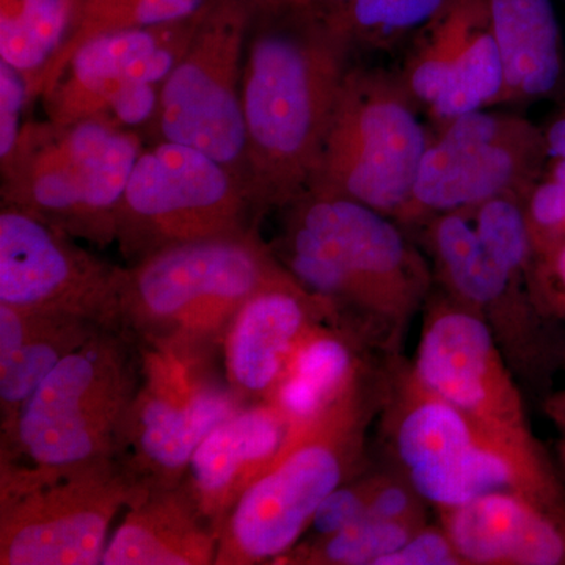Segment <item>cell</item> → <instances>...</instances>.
Listing matches in <instances>:
<instances>
[{
  "instance_id": "2",
  "label": "cell",
  "mask_w": 565,
  "mask_h": 565,
  "mask_svg": "<svg viewBox=\"0 0 565 565\" xmlns=\"http://www.w3.org/2000/svg\"><path fill=\"white\" fill-rule=\"evenodd\" d=\"M278 212L280 234L270 245L282 266L371 348L396 355L435 288L433 266L404 226L366 204L311 189Z\"/></svg>"
},
{
  "instance_id": "6",
  "label": "cell",
  "mask_w": 565,
  "mask_h": 565,
  "mask_svg": "<svg viewBox=\"0 0 565 565\" xmlns=\"http://www.w3.org/2000/svg\"><path fill=\"white\" fill-rule=\"evenodd\" d=\"M143 148L140 132L104 114L24 122L13 154L0 163L2 204L73 239L107 247L117 239L118 207Z\"/></svg>"
},
{
  "instance_id": "8",
  "label": "cell",
  "mask_w": 565,
  "mask_h": 565,
  "mask_svg": "<svg viewBox=\"0 0 565 565\" xmlns=\"http://www.w3.org/2000/svg\"><path fill=\"white\" fill-rule=\"evenodd\" d=\"M416 109L399 74L351 66L307 189L399 221L430 141Z\"/></svg>"
},
{
  "instance_id": "37",
  "label": "cell",
  "mask_w": 565,
  "mask_h": 565,
  "mask_svg": "<svg viewBox=\"0 0 565 565\" xmlns=\"http://www.w3.org/2000/svg\"><path fill=\"white\" fill-rule=\"evenodd\" d=\"M159 95H161V85L148 84V82L126 84L111 99L104 115L122 129L137 132L145 126L151 129L158 114Z\"/></svg>"
},
{
  "instance_id": "27",
  "label": "cell",
  "mask_w": 565,
  "mask_h": 565,
  "mask_svg": "<svg viewBox=\"0 0 565 565\" xmlns=\"http://www.w3.org/2000/svg\"><path fill=\"white\" fill-rule=\"evenodd\" d=\"M82 0H0V61L20 71L31 95L61 50Z\"/></svg>"
},
{
  "instance_id": "19",
  "label": "cell",
  "mask_w": 565,
  "mask_h": 565,
  "mask_svg": "<svg viewBox=\"0 0 565 565\" xmlns=\"http://www.w3.org/2000/svg\"><path fill=\"white\" fill-rule=\"evenodd\" d=\"M289 430L275 405L264 401L239 405L204 437L181 484L215 530L274 462Z\"/></svg>"
},
{
  "instance_id": "1",
  "label": "cell",
  "mask_w": 565,
  "mask_h": 565,
  "mask_svg": "<svg viewBox=\"0 0 565 565\" xmlns=\"http://www.w3.org/2000/svg\"><path fill=\"white\" fill-rule=\"evenodd\" d=\"M352 52L344 33L313 11L253 17L243 109L248 188L262 222L300 195L318 169Z\"/></svg>"
},
{
  "instance_id": "31",
  "label": "cell",
  "mask_w": 565,
  "mask_h": 565,
  "mask_svg": "<svg viewBox=\"0 0 565 565\" xmlns=\"http://www.w3.org/2000/svg\"><path fill=\"white\" fill-rule=\"evenodd\" d=\"M534 255L565 243V159L552 158L525 199Z\"/></svg>"
},
{
  "instance_id": "35",
  "label": "cell",
  "mask_w": 565,
  "mask_h": 565,
  "mask_svg": "<svg viewBox=\"0 0 565 565\" xmlns=\"http://www.w3.org/2000/svg\"><path fill=\"white\" fill-rule=\"evenodd\" d=\"M379 565H467L444 526L424 525Z\"/></svg>"
},
{
  "instance_id": "10",
  "label": "cell",
  "mask_w": 565,
  "mask_h": 565,
  "mask_svg": "<svg viewBox=\"0 0 565 565\" xmlns=\"http://www.w3.org/2000/svg\"><path fill=\"white\" fill-rule=\"evenodd\" d=\"M262 218L243 180L203 151L158 140L143 148L117 215L128 264L173 245L259 232Z\"/></svg>"
},
{
  "instance_id": "29",
  "label": "cell",
  "mask_w": 565,
  "mask_h": 565,
  "mask_svg": "<svg viewBox=\"0 0 565 565\" xmlns=\"http://www.w3.org/2000/svg\"><path fill=\"white\" fill-rule=\"evenodd\" d=\"M424 525L366 515L329 537L297 542L275 564L379 565Z\"/></svg>"
},
{
  "instance_id": "13",
  "label": "cell",
  "mask_w": 565,
  "mask_h": 565,
  "mask_svg": "<svg viewBox=\"0 0 565 565\" xmlns=\"http://www.w3.org/2000/svg\"><path fill=\"white\" fill-rule=\"evenodd\" d=\"M140 492L111 459L0 494V564H102L111 523Z\"/></svg>"
},
{
  "instance_id": "38",
  "label": "cell",
  "mask_w": 565,
  "mask_h": 565,
  "mask_svg": "<svg viewBox=\"0 0 565 565\" xmlns=\"http://www.w3.org/2000/svg\"><path fill=\"white\" fill-rule=\"evenodd\" d=\"M544 412L555 427L557 463L565 482V390L546 394Z\"/></svg>"
},
{
  "instance_id": "24",
  "label": "cell",
  "mask_w": 565,
  "mask_h": 565,
  "mask_svg": "<svg viewBox=\"0 0 565 565\" xmlns=\"http://www.w3.org/2000/svg\"><path fill=\"white\" fill-rule=\"evenodd\" d=\"M203 13L161 28L106 33L85 43L71 58L61 81L41 98L47 118L73 122L106 114L111 99L129 84L134 63L188 31Z\"/></svg>"
},
{
  "instance_id": "41",
  "label": "cell",
  "mask_w": 565,
  "mask_h": 565,
  "mask_svg": "<svg viewBox=\"0 0 565 565\" xmlns=\"http://www.w3.org/2000/svg\"><path fill=\"white\" fill-rule=\"evenodd\" d=\"M288 0H248L250 3L253 17L255 14L270 13V11L280 10Z\"/></svg>"
},
{
  "instance_id": "39",
  "label": "cell",
  "mask_w": 565,
  "mask_h": 565,
  "mask_svg": "<svg viewBox=\"0 0 565 565\" xmlns=\"http://www.w3.org/2000/svg\"><path fill=\"white\" fill-rule=\"evenodd\" d=\"M546 150L550 159H565V110L545 129Z\"/></svg>"
},
{
  "instance_id": "22",
  "label": "cell",
  "mask_w": 565,
  "mask_h": 565,
  "mask_svg": "<svg viewBox=\"0 0 565 565\" xmlns=\"http://www.w3.org/2000/svg\"><path fill=\"white\" fill-rule=\"evenodd\" d=\"M371 349L344 323H315L289 355L269 403L291 429L313 422L373 370Z\"/></svg>"
},
{
  "instance_id": "33",
  "label": "cell",
  "mask_w": 565,
  "mask_h": 565,
  "mask_svg": "<svg viewBox=\"0 0 565 565\" xmlns=\"http://www.w3.org/2000/svg\"><path fill=\"white\" fill-rule=\"evenodd\" d=\"M426 501L401 471L371 473L366 515L397 522H426Z\"/></svg>"
},
{
  "instance_id": "16",
  "label": "cell",
  "mask_w": 565,
  "mask_h": 565,
  "mask_svg": "<svg viewBox=\"0 0 565 565\" xmlns=\"http://www.w3.org/2000/svg\"><path fill=\"white\" fill-rule=\"evenodd\" d=\"M122 273L125 267L93 255L68 234L2 204L0 303L121 329Z\"/></svg>"
},
{
  "instance_id": "20",
  "label": "cell",
  "mask_w": 565,
  "mask_h": 565,
  "mask_svg": "<svg viewBox=\"0 0 565 565\" xmlns=\"http://www.w3.org/2000/svg\"><path fill=\"white\" fill-rule=\"evenodd\" d=\"M467 565H563L565 522L509 490L438 511Z\"/></svg>"
},
{
  "instance_id": "11",
  "label": "cell",
  "mask_w": 565,
  "mask_h": 565,
  "mask_svg": "<svg viewBox=\"0 0 565 565\" xmlns=\"http://www.w3.org/2000/svg\"><path fill=\"white\" fill-rule=\"evenodd\" d=\"M252 20L248 0L211 3L184 57L162 82L151 126L156 141L203 151L247 188L243 76Z\"/></svg>"
},
{
  "instance_id": "5",
  "label": "cell",
  "mask_w": 565,
  "mask_h": 565,
  "mask_svg": "<svg viewBox=\"0 0 565 565\" xmlns=\"http://www.w3.org/2000/svg\"><path fill=\"white\" fill-rule=\"evenodd\" d=\"M384 370L373 367L329 411L289 430L274 462L223 520L215 565L277 563L307 533L322 501L359 476Z\"/></svg>"
},
{
  "instance_id": "28",
  "label": "cell",
  "mask_w": 565,
  "mask_h": 565,
  "mask_svg": "<svg viewBox=\"0 0 565 565\" xmlns=\"http://www.w3.org/2000/svg\"><path fill=\"white\" fill-rule=\"evenodd\" d=\"M456 0H353L332 14H321L344 33L356 50H392L411 39Z\"/></svg>"
},
{
  "instance_id": "18",
  "label": "cell",
  "mask_w": 565,
  "mask_h": 565,
  "mask_svg": "<svg viewBox=\"0 0 565 565\" xmlns=\"http://www.w3.org/2000/svg\"><path fill=\"white\" fill-rule=\"evenodd\" d=\"M329 319L341 322L332 305L308 291L291 273L253 294L221 343L223 371L237 403L269 401L300 338Z\"/></svg>"
},
{
  "instance_id": "42",
  "label": "cell",
  "mask_w": 565,
  "mask_h": 565,
  "mask_svg": "<svg viewBox=\"0 0 565 565\" xmlns=\"http://www.w3.org/2000/svg\"><path fill=\"white\" fill-rule=\"evenodd\" d=\"M563 360H564V362H565V349H564V355H563Z\"/></svg>"
},
{
  "instance_id": "21",
  "label": "cell",
  "mask_w": 565,
  "mask_h": 565,
  "mask_svg": "<svg viewBox=\"0 0 565 565\" xmlns=\"http://www.w3.org/2000/svg\"><path fill=\"white\" fill-rule=\"evenodd\" d=\"M218 531L182 484L141 489L110 535L103 565L214 564Z\"/></svg>"
},
{
  "instance_id": "30",
  "label": "cell",
  "mask_w": 565,
  "mask_h": 565,
  "mask_svg": "<svg viewBox=\"0 0 565 565\" xmlns=\"http://www.w3.org/2000/svg\"><path fill=\"white\" fill-rule=\"evenodd\" d=\"M467 212L486 250L530 291L534 248L527 228L525 196L505 193Z\"/></svg>"
},
{
  "instance_id": "36",
  "label": "cell",
  "mask_w": 565,
  "mask_h": 565,
  "mask_svg": "<svg viewBox=\"0 0 565 565\" xmlns=\"http://www.w3.org/2000/svg\"><path fill=\"white\" fill-rule=\"evenodd\" d=\"M29 106L24 76L0 61V163L7 162L22 132V111Z\"/></svg>"
},
{
  "instance_id": "23",
  "label": "cell",
  "mask_w": 565,
  "mask_h": 565,
  "mask_svg": "<svg viewBox=\"0 0 565 565\" xmlns=\"http://www.w3.org/2000/svg\"><path fill=\"white\" fill-rule=\"evenodd\" d=\"M103 329L109 327L0 303V433L14 423L44 379Z\"/></svg>"
},
{
  "instance_id": "40",
  "label": "cell",
  "mask_w": 565,
  "mask_h": 565,
  "mask_svg": "<svg viewBox=\"0 0 565 565\" xmlns=\"http://www.w3.org/2000/svg\"><path fill=\"white\" fill-rule=\"evenodd\" d=\"M353 0H288L285 7H294V9H302L307 11H313L318 14H332L337 13ZM282 7V9H285Z\"/></svg>"
},
{
  "instance_id": "17",
  "label": "cell",
  "mask_w": 565,
  "mask_h": 565,
  "mask_svg": "<svg viewBox=\"0 0 565 565\" xmlns=\"http://www.w3.org/2000/svg\"><path fill=\"white\" fill-rule=\"evenodd\" d=\"M412 39L397 74L438 126L503 104V63L486 0H456Z\"/></svg>"
},
{
  "instance_id": "32",
  "label": "cell",
  "mask_w": 565,
  "mask_h": 565,
  "mask_svg": "<svg viewBox=\"0 0 565 565\" xmlns=\"http://www.w3.org/2000/svg\"><path fill=\"white\" fill-rule=\"evenodd\" d=\"M371 475L356 476L330 493L311 519L300 541L329 537L366 516Z\"/></svg>"
},
{
  "instance_id": "25",
  "label": "cell",
  "mask_w": 565,
  "mask_h": 565,
  "mask_svg": "<svg viewBox=\"0 0 565 565\" xmlns=\"http://www.w3.org/2000/svg\"><path fill=\"white\" fill-rule=\"evenodd\" d=\"M504 73L503 104L533 102L563 77V36L552 0H486Z\"/></svg>"
},
{
  "instance_id": "34",
  "label": "cell",
  "mask_w": 565,
  "mask_h": 565,
  "mask_svg": "<svg viewBox=\"0 0 565 565\" xmlns=\"http://www.w3.org/2000/svg\"><path fill=\"white\" fill-rule=\"evenodd\" d=\"M530 292L545 318L565 326V243L535 253Z\"/></svg>"
},
{
  "instance_id": "4",
  "label": "cell",
  "mask_w": 565,
  "mask_h": 565,
  "mask_svg": "<svg viewBox=\"0 0 565 565\" xmlns=\"http://www.w3.org/2000/svg\"><path fill=\"white\" fill-rule=\"evenodd\" d=\"M140 364L139 343L121 329L70 353L0 433V494L115 459Z\"/></svg>"
},
{
  "instance_id": "3",
  "label": "cell",
  "mask_w": 565,
  "mask_h": 565,
  "mask_svg": "<svg viewBox=\"0 0 565 565\" xmlns=\"http://www.w3.org/2000/svg\"><path fill=\"white\" fill-rule=\"evenodd\" d=\"M381 434L396 470L437 511L479 494L509 490L565 522L563 476L544 448L527 449L494 437L430 390L414 364L386 363Z\"/></svg>"
},
{
  "instance_id": "26",
  "label": "cell",
  "mask_w": 565,
  "mask_h": 565,
  "mask_svg": "<svg viewBox=\"0 0 565 565\" xmlns=\"http://www.w3.org/2000/svg\"><path fill=\"white\" fill-rule=\"evenodd\" d=\"M214 0H82L61 50L47 63L29 95V106L61 81L71 58L88 41L106 33L161 28L191 20Z\"/></svg>"
},
{
  "instance_id": "7",
  "label": "cell",
  "mask_w": 565,
  "mask_h": 565,
  "mask_svg": "<svg viewBox=\"0 0 565 565\" xmlns=\"http://www.w3.org/2000/svg\"><path fill=\"white\" fill-rule=\"evenodd\" d=\"M288 274L259 232L163 248L125 267L121 330L137 343L221 344L253 294Z\"/></svg>"
},
{
  "instance_id": "9",
  "label": "cell",
  "mask_w": 565,
  "mask_h": 565,
  "mask_svg": "<svg viewBox=\"0 0 565 565\" xmlns=\"http://www.w3.org/2000/svg\"><path fill=\"white\" fill-rule=\"evenodd\" d=\"M140 345V381L115 460L141 489L181 484L204 437L239 403L221 344Z\"/></svg>"
},
{
  "instance_id": "12",
  "label": "cell",
  "mask_w": 565,
  "mask_h": 565,
  "mask_svg": "<svg viewBox=\"0 0 565 565\" xmlns=\"http://www.w3.org/2000/svg\"><path fill=\"white\" fill-rule=\"evenodd\" d=\"M438 128L397 221L404 228L505 193L526 199L550 159L545 132L519 115L476 110Z\"/></svg>"
},
{
  "instance_id": "14",
  "label": "cell",
  "mask_w": 565,
  "mask_h": 565,
  "mask_svg": "<svg viewBox=\"0 0 565 565\" xmlns=\"http://www.w3.org/2000/svg\"><path fill=\"white\" fill-rule=\"evenodd\" d=\"M419 228L435 286L490 327L520 384L542 388L553 363L563 359L550 333L555 322L486 250L467 211L446 212Z\"/></svg>"
},
{
  "instance_id": "15",
  "label": "cell",
  "mask_w": 565,
  "mask_h": 565,
  "mask_svg": "<svg viewBox=\"0 0 565 565\" xmlns=\"http://www.w3.org/2000/svg\"><path fill=\"white\" fill-rule=\"evenodd\" d=\"M414 364L419 379L494 437L542 449L531 429L520 382L492 330L435 286L424 305Z\"/></svg>"
}]
</instances>
